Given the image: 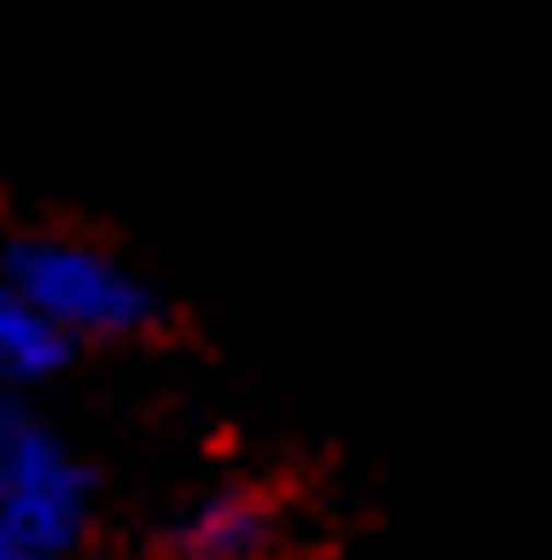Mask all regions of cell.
I'll return each instance as SVG.
<instances>
[{"label":"cell","instance_id":"6da1fadb","mask_svg":"<svg viewBox=\"0 0 552 560\" xmlns=\"http://www.w3.org/2000/svg\"><path fill=\"white\" fill-rule=\"evenodd\" d=\"M0 280H8L61 341H114V334H137V326L152 318L144 280L129 273L121 258H106L92 243H69V235H31V243H15Z\"/></svg>","mask_w":552,"mask_h":560},{"label":"cell","instance_id":"277c9868","mask_svg":"<svg viewBox=\"0 0 552 560\" xmlns=\"http://www.w3.org/2000/svg\"><path fill=\"white\" fill-rule=\"evenodd\" d=\"M61 357H69V341H61V334L0 280V378H8V386H31V378L54 372Z\"/></svg>","mask_w":552,"mask_h":560},{"label":"cell","instance_id":"5b68a950","mask_svg":"<svg viewBox=\"0 0 552 560\" xmlns=\"http://www.w3.org/2000/svg\"><path fill=\"white\" fill-rule=\"evenodd\" d=\"M0 560H46V553H31V546H15V538L0 530Z\"/></svg>","mask_w":552,"mask_h":560},{"label":"cell","instance_id":"3957f363","mask_svg":"<svg viewBox=\"0 0 552 560\" xmlns=\"http://www.w3.org/2000/svg\"><path fill=\"white\" fill-rule=\"evenodd\" d=\"M273 508L250 500V492H220V500H197L189 523L175 530V560H273Z\"/></svg>","mask_w":552,"mask_h":560},{"label":"cell","instance_id":"7a4b0ae2","mask_svg":"<svg viewBox=\"0 0 552 560\" xmlns=\"http://www.w3.org/2000/svg\"><path fill=\"white\" fill-rule=\"evenodd\" d=\"M92 523V469L38 417L0 409V530L31 553L61 560Z\"/></svg>","mask_w":552,"mask_h":560}]
</instances>
